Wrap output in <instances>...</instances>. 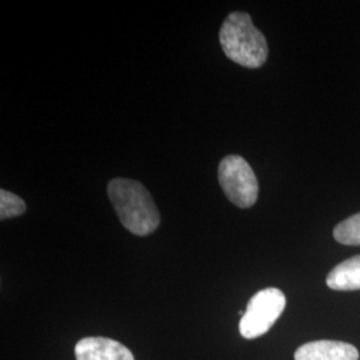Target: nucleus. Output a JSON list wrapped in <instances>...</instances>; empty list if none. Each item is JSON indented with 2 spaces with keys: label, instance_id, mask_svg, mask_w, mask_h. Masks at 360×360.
Returning <instances> with one entry per match:
<instances>
[{
  "label": "nucleus",
  "instance_id": "1",
  "mask_svg": "<svg viewBox=\"0 0 360 360\" xmlns=\"http://www.w3.org/2000/svg\"><path fill=\"white\" fill-rule=\"evenodd\" d=\"M107 193L120 223L131 233L147 236L159 227V210L142 183L116 178L108 183Z\"/></svg>",
  "mask_w": 360,
  "mask_h": 360
},
{
  "label": "nucleus",
  "instance_id": "2",
  "mask_svg": "<svg viewBox=\"0 0 360 360\" xmlns=\"http://www.w3.org/2000/svg\"><path fill=\"white\" fill-rule=\"evenodd\" d=\"M219 39L226 56L238 65L259 68L267 60V40L248 13H230L223 22Z\"/></svg>",
  "mask_w": 360,
  "mask_h": 360
},
{
  "label": "nucleus",
  "instance_id": "3",
  "mask_svg": "<svg viewBox=\"0 0 360 360\" xmlns=\"http://www.w3.org/2000/svg\"><path fill=\"white\" fill-rule=\"evenodd\" d=\"M218 179L227 199L239 208L257 203L259 183L254 169L239 155H227L219 165Z\"/></svg>",
  "mask_w": 360,
  "mask_h": 360
},
{
  "label": "nucleus",
  "instance_id": "4",
  "mask_svg": "<svg viewBox=\"0 0 360 360\" xmlns=\"http://www.w3.org/2000/svg\"><path fill=\"white\" fill-rule=\"evenodd\" d=\"M285 309V296L279 288L260 290L247 304L239 322V331L245 339H257L267 334Z\"/></svg>",
  "mask_w": 360,
  "mask_h": 360
},
{
  "label": "nucleus",
  "instance_id": "5",
  "mask_svg": "<svg viewBox=\"0 0 360 360\" xmlns=\"http://www.w3.org/2000/svg\"><path fill=\"white\" fill-rule=\"evenodd\" d=\"M75 356L77 360H135L129 348L103 336H89L79 340Z\"/></svg>",
  "mask_w": 360,
  "mask_h": 360
},
{
  "label": "nucleus",
  "instance_id": "6",
  "mask_svg": "<svg viewBox=\"0 0 360 360\" xmlns=\"http://www.w3.org/2000/svg\"><path fill=\"white\" fill-rule=\"evenodd\" d=\"M295 360H359V351L339 340H315L297 348Z\"/></svg>",
  "mask_w": 360,
  "mask_h": 360
},
{
  "label": "nucleus",
  "instance_id": "7",
  "mask_svg": "<svg viewBox=\"0 0 360 360\" xmlns=\"http://www.w3.org/2000/svg\"><path fill=\"white\" fill-rule=\"evenodd\" d=\"M326 283L335 291L360 290V255L349 257L334 267L327 275Z\"/></svg>",
  "mask_w": 360,
  "mask_h": 360
},
{
  "label": "nucleus",
  "instance_id": "8",
  "mask_svg": "<svg viewBox=\"0 0 360 360\" xmlns=\"http://www.w3.org/2000/svg\"><path fill=\"white\" fill-rule=\"evenodd\" d=\"M334 238L342 245H360V212L340 221L335 227Z\"/></svg>",
  "mask_w": 360,
  "mask_h": 360
},
{
  "label": "nucleus",
  "instance_id": "9",
  "mask_svg": "<svg viewBox=\"0 0 360 360\" xmlns=\"http://www.w3.org/2000/svg\"><path fill=\"white\" fill-rule=\"evenodd\" d=\"M25 200L15 193L1 190L0 191V219L15 218L26 212Z\"/></svg>",
  "mask_w": 360,
  "mask_h": 360
}]
</instances>
